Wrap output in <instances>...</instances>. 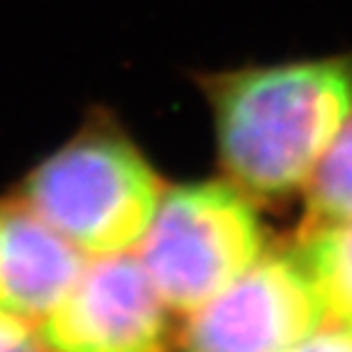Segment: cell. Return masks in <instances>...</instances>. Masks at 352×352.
<instances>
[{"label": "cell", "instance_id": "5", "mask_svg": "<svg viewBox=\"0 0 352 352\" xmlns=\"http://www.w3.org/2000/svg\"><path fill=\"white\" fill-rule=\"evenodd\" d=\"M166 311L138 257L98 254L42 318L39 338L50 352H166Z\"/></svg>", "mask_w": 352, "mask_h": 352}, {"label": "cell", "instance_id": "1", "mask_svg": "<svg viewBox=\"0 0 352 352\" xmlns=\"http://www.w3.org/2000/svg\"><path fill=\"white\" fill-rule=\"evenodd\" d=\"M228 182L250 198L303 191L352 116V52L196 74Z\"/></svg>", "mask_w": 352, "mask_h": 352}, {"label": "cell", "instance_id": "8", "mask_svg": "<svg viewBox=\"0 0 352 352\" xmlns=\"http://www.w3.org/2000/svg\"><path fill=\"white\" fill-rule=\"evenodd\" d=\"M306 223H352V116L306 184Z\"/></svg>", "mask_w": 352, "mask_h": 352}, {"label": "cell", "instance_id": "9", "mask_svg": "<svg viewBox=\"0 0 352 352\" xmlns=\"http://www.w3.org/2000/svg\"><path fill=\"white\" fill-rule=\"evenodd\" d=\"M0 352H50L28 318L0 303Z\"/></svg>", "mask_w": 352, "mask_h": 352}, {"label": "cell", "instance_id": "3", "mask_svg": "<svg viewBox=\"0 0 352 352\" xmlns=\"http://www.w3.org/2000/svg\"><path fill=\"white\" fill-rule=\"evenodd\" d=\"M135 250L166 308L188 316L264 252V230L248 193L210 179L166 188Z\"/></svg>", "mask_w": 352, "mask_h": 352}, {"label": "cell", "instance_id": "4", "mask_svg": "<svg viewBox=\"0 0 352 352\" xmlns=\"http://www.w3.org/2000/svg\"><path fill=\"white\" fill-rule=\"evenodd\" d=\"M328 320L296 250L262 252L232 284L188 314L184 352H292Z\"/></svg>", "mask_w": 352, "mask_h": 352}, {"label": "cell", "instance_id": "10", "mask_svg": "<svg viewBox=\"0 0 352 352\" xmlns=\"http://www.w3.org/2000/svg\"><path fill=\"white\" fill-rule=\"evenodd\" d=\"M292 352H352V325L347 323H320L306 336Z\"/></svg>", "mask_w": 352, "mask_h": 352}, {"label": "cell", "instance_id": "6", "mask_svg": "<svg viewBox=\"0 0 352 352\" xmlns=\"http://www.w3.org/2000/svg\"><path fill=\"white\" fill-rule=\"evenodd\" d=\"M86 252L20 196L0 198V303L25 318L50 316L86 267Z\"/></svg>", "mask_w": 352, "mask_h": 352}, {"label": "cell", "instance_id": "7", "mask_svg": "<svg viewBox=\"0 0 352 352\" xmlns=\"http://www.w3.org/2000/svg\"><path fill=\"white\" fill-rule=\"evenodd\" d=\"M296 252L314 276L328 316L352 325V223L303 226Z\"/></svg>", "mask_w": 352, "mask_h": 352}, {"label": "cell", "instance_id": "2", "mask_svg": "<svg viewBox=\"0 0 352 352\" xmlns=\"http://www.w3.org/2000/svg\"><path fill=\"white\" fill-rule=\"evenodd\" d=\"M166 186L113 113L91 110L20 186V198L86 254L130 252Z\"/></svg>", "mask_w": 352, "mask_h": 352}]
</instances>
